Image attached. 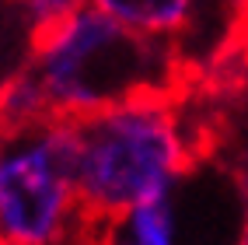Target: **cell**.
Instances as JSON below:
<instances>
[{"label":"cell","instance_id":"cell-9","mask_svg":"<svg viewBox=\"0 0 248 245\" xmlns=\"http://www.w3.org/2000/svg\"><path fill=\"white\" fill-rule=\"evenodd\" d=\"M0 245H11V242H4V238H0Z\"/></svg>","mask_w":248,"mask_h":245},{"label":"cell","instance_id":"cell-4","mask_svg":"<svg viewBox=\"0 0 248 245\" xmlns=\"http://www.w3.org/2000/svg\"><path fill=\"white\" fill-rule=\"evenodd\" d=\"M88 245H186V242H182L178 210L168 196V200L133 207L123 217H112L105 224H94Z\"/></svg>","mask_w":248,"mask_h":245},{"label":"cell","instance_id":"cell-5","mask_svg":"<svg viewBox=\"0 0 248 245\" xmlns=\"http://www.w3.org/2000/svg\"><path fill=\"white\" fill-rule=\"evenodd\" d=\"M84 4L126 25L129 32L171 42L192 25L200 0H84Z\"/></svg>","mask_w":248,"mask_h":245},{"label":"cell","instance_id":"cell-7","mask_svg":"<svg viewBox=\"0 0 248 245\" xmlns=\"http://www.w3.org/2000/svg\"><path fill=\"white\" fill-rule=\"evenodd\" d=\"M80 4H84V0H25L28 18H31V32H42V28L60 25L63 18H70Z\"/></svg>","mask_w":248,"mask_h":245},{"label":"cell","instance_id":"cell-2","mask_svg":"<svg viewBox=\"0 0 248 245\" xmlns=\"http://www.w3.org/2000/svg\"><path fill=\"white\" fill-rule=\"evenodd\" d=\"M31 77L56 119H84L140 95L175 88L171 42L140 32L80 4L53 28L31 32Z\"/></svg>","mask_w":248,"mask_h":245},{"label":"cell","instance_id":"cell-10","mask_svg":"<svg viewBox=\"0 0 248 245\" xmlns=\"http://www.w3.org/2000/svg\"><path fill=\"white\" fill-rule=\"evenodd\" d=\"M241 245H245V242H241Z\"/></svg>","mask_w":248,"mask_h":245},{"label":"cell","instance_id":"cell-8","mask_svg":"<svg viewBox=\"0 0 248 245\" xmlns=\"http://www.w3.org/2000/svg\"><path fill=\"white\" fill-rule=\"evenodd\" d=\"M241 242H245V245H248V221H245V238H241Z\"/></svg>","mask_w":248,"mask_h":245},{"label":"cell","instance_id":"cell-6","mask_svg":"<svg viewBox=\"0 0 248 245\" xmlns=\"http://www.w3.org/2000/svg\"><path fill=\"white\" fill-rule=\"evenodd\" d=\"M42 119H56L31 70H18L0 84V126H31Z\"/></svg>","mask_w":248,"mask_h":245},{"label":"cell","instance_id":"cell-3","mask_svg":"<svg viewBox=\"0 0 248 245\" xmlns=\"http://www.w3.org/2000/svg\"><path fill=\"white\" fill-rule=\"evenodd\" d=\"M70 119L0 126V238L11 245H88L94 224L77 189Z\"/></svg>","mask_w":248,"mask_h":245},{"label":"cell","instance_id":"cell-1","mask_svg":"<svg viewBox=\"0 0 248 245\" xmlns=\"http://www.w3.org/2000/svg\"><path fill=\"white\" fill-rule=\"evenodd\" d=\"M77 189L91 224L168 200L196 161V140L171 91L140 95L74 119Z\"/></svg>","mask_w":248,"mask_h":245}]
</instances>
